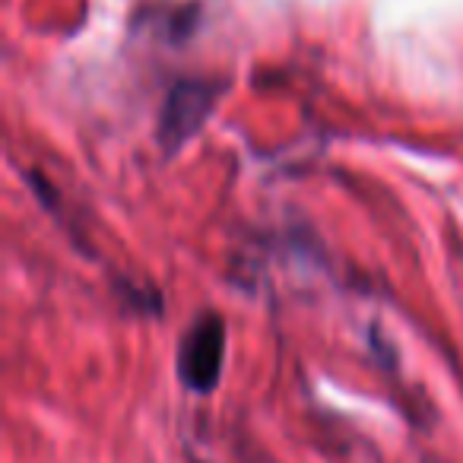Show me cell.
<instances>
[{
  "instance_id": "6da1fadb",
  "label": "cell",
  "mask_w": 463,
  "mask_h": 463,
  "mask_svg": "<svg viewBox=\"0 0 463 463\" xmlns=\"http://www.w3.org/2000/svg\"><path fill=\"white\" fill-rule=\"evenodd\" d=\"M178 378L187 391L213 393L225 365V321L216 311L200 315L178 343Z\"/></svg>"
},
{
  "instance_id": "7a4b0ae2",
  "label": "cell",
  "mask_w": 463,
  "mask_h": 463,
  "mask_svg": "<svg viewBox=\"0 0 463 463\" xmlns=\"http://www.w3.org/2000/svg\"><path fill=\"white\" fill-rule=\"evenodd\" d=\"M219 96H222V86L206 83V80H181L178 86H172L165 105H162L159 130H156L165 153L181 149L203 128Z\"/></svg>"
}]
</instances>
